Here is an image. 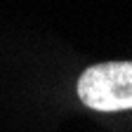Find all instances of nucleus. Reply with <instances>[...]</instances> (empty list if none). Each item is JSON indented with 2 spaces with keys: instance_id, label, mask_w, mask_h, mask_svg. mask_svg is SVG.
<instances>
[{
  "instance_id": "nucleus-1",
  "label": "nucleus",
  "mask_w": 132,
  "mask_h": 132,
  "mask_svg": "<svg viewBox=\"0 0 132 132\" xmlns=\"http://www.w3.org/2000/svg\"><path fill=\"white\" fill-rule=\"evenodd\" d=\"M78 97L94 111L132 109V61L90 66L78 80Z\"/></svg>"
}]
</instances>
